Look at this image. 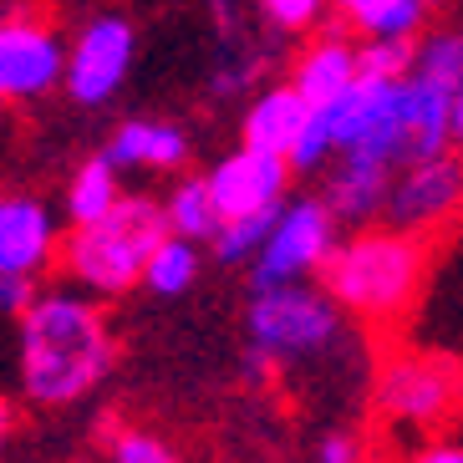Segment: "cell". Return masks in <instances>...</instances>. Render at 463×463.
Listing matches in <instances>:
<instances>
[{"instance_id":"cell-15","label":"cell","mask_w":463,"mask_h":463,"mask_svg":"<svg viewBox=\"0 0 463 463\" xmlns=\"http://www.w3.org/2000/svg\"><path fill=\"white\" fill-rule=\"evenodd\" d=\"M387 194H392V164L382 158H346L326 178V204L341 224H367L372 214H387Z\"/></svg>"},{"instance_id":"cell-11","label":"cell","mask_w":463,"mask_h":463,"mask_svg":"<svg viewBox=\"0 0 463 463\" xmlns=\"http://www.w3.org/2000/svg\"><path fill=\"white\" fill-rule=\"evenodd\" d=\"M290 158L286 153H265V148H240L224 164H214L209 189L224 219H245V214H265V209H286V189H290Z\"/></svg>"},{"instance_id":"cell-29","label":"cell","mask_w":463,"mask_h":463,"mask_svg":"<svg viewBox=\"0 0 463 463\" xmlns=\"http://www.w3.org/2000/svg\"><path fill=\"white\" fill-rule=\"evenodd\" d=\"M31 300H36L31 275H0V311H5V316H26Z\"/></svg>"},{"instance_id":"cell-4","label":"cell","mask_w":463,"mask_h":463,"mask_svg":"<svg viewBox=\"0 0 463 463\" xmlns=\"http://www.w3.org/2000/svg\"><path fill=\"white\" fill-rule=\"evenodd\" d=\"M250 336L275 362L321 356L341 341V300L326 286H306V280L255 290V300H250Z\"/></svg>"},{"instance_id":"cell-28","label":"cell","mask_w":463,"mask_h":463,"mask_svg":"<svg viewBox=\"0 0 463 463\" xmlns=\"http://www.w3.org/2000/svg\"><path fill=\"white\" fill-rule=\"evenodd\" d=\"M326 5L331 0H260V11L275 21V31H311Z\"/></svg>"},{"instance_id":"cell-19","label":"cell","mask_w":463,"mask_h":463,"mask_svg":"<svg viewBox=\"0 0 463 463\" xmlns=\"http://www.w3.org/2000/svg\"><path fill=\"white\" fill-rule=\"evenodd\" d=\"M331 11L346 31H362L372 42V36H418L428 0H331Z\"/></svg>"},{"instance_id":"cell-25","label":"cell","mask_w":463,"mask_h":463,"mask_svg":"<svg viewBox=\"0 0 463 463\" xmlns=\"http://www.w3.org/2000/svg\"><path fill=\"white\" fill-rule=\"evenodd\" d=\"M418 77L438 82L443 92H458L463 87V31H433V36L422 42Z\"/></svg>"},{"instance_id":"cell-6","label":"cell","mask_w":463,"mask_h":463,"mask_svg":"<svg viewBox=\"0 0 463 463\" xmlns=\"http://www.w3.org/2000/svg\"><path fill=\"white\" fill-rule=\"evenodd\" d=\"M326 112H331V133H336V153H346V158H382V164L397 168L408 82H372V77H362Z\"/></svg>"},{"instance_id":"cell-16","label":"cell","mask_w":463,"mask_h":463,"mask_svg":"<svg viewBox=\"0 0 463 463\" xmlns=\"http://www.w3.org/2000/svg\"><path fill=\"white\" fill-rule=\"evenodd\" d=\"M311 102L296 92V87H270V92H260L245 112V143L250 148H265V153H286L296 148V137L306 133L311 123Z\"/></svg>"},{"instance_id":"cell-14","label":"cell","mask_w":463,"mask_h":463,"mask_svg":"<svg viewBox=\"0 0 463 463\" xmlns=\"http://www.w3.org/2000/svg\"><path fill=\"white\" fill-rule=\"evenodd\" d=\"M362 82V61L341 36H321L306 52L296 56V71H290V87H296L311 108H336L341 97Z\"/></svg>"},{"instance_id":"cell-2","label":"cell","mask_w":463,"mask_h":463,"mask_svg":"<svg viewBox=\"0 0 463 463\" xmlns=\"http://www.w3.org/2000/svg\"><path fill=\"white\" fill-rule=\"evenodd\" d=\"M326 290L362 321H402L428 286V245L408 230H362L326 260Z\"/></svg>"},{"instance_id":"cell-23","label":"cell","mask_w":463,"mask_h":463,"mask_svg":"<svg viewBox=\"0 0 463 463\" xmlns=\"http://www.w3.org/2000/svg\"><path fill=\"white\" fill-rule=\"evenodd\" d=\"M280 214L286 209H265V214H245V219H224L214 234V255L224 260V265H234V260H260V250L270 245L275 224H280Z\"/></svg>"},{"instance_id":"cell-8","label":"cell","mask_w":463,"mask_h":463,"mask_svg":"<svg viewBox=\"0 0 463 463\" xmlns=\"http://www.w3.org/2000/svg\"><path fill=\"white\" fill-rule=\"evenodd\" d=\"M458 209H463V153L458 148L397 168L392 194H387V224H392V230L433 234V230H443Z\"/></svg>"},{"instance_id":"cell-27","label":"cell","mask_w":463,"mask_h":463,"mask_svg":"<svg viewBox=\"0 0 463 463\" xmlns=\"http://www.w3.org/2000/svg\"><path fill=\"white\" fill-rule=\"evenodd\" d=\"M112 463H178L164 438L143 428H112Z\"/></svg>"},{"instance_id":"cell-9","label":"cell","mask_w":463,"mask_h":463,"mask_svg":"<svg viewBox=\"0 0 463 463\" xmlns=\"http://www.w3.org/2000/svg\"><path fill=\"white\" fill-rule=\"evenodd\" d=\"M377 408L392 422L438 428L458 408V372L443 356H402V362H392V367L382 372Z\"/></svg>"},{"instance_id":"cell-24","label":"cell","mask_w":463,"mask_h":463,"mask_svg":"<svg viewBox=\"0 0 463 463\" xmlns=\"http://www.w3.org/2000/svg\"><path fill=\"white\" fill-rule=\"evenodd\" d=\"M418 56L422 46L412 36H372L356 52V61H362V77H372V82H408L418 71Z\"/></svg>"},{"instance_id":"cell-22","label":"cell","mask_w":463,"mask_h":463,"mask_svg":"<svg viewBox=\"0 0 463 463\" xmlns=\"http://www.w3.org/2000/svg\"><path fill=\"white\" fill-rule=\"evenodd\" d=\"M194 275H199V245L184 240V234H168L164 245L153 250L143 286H148L153 296H184V290L194 286Z\"/></svg>"},{"instance_id":"cell-32","label":"cell","mask_w":463,"mask_h":463,"mask_svg":"<svg viewBox=\"0 0 463 463\" xmlns=\"http://www.w3.org/2000/svg\"><path fill=\"white\" fill-rule=\"evenodd\" d=\"M453 148L463 153V87L453 92Z\"/></svg>"},{"instance_id":"cell-18","label":"cell","mask_w":463,"mask_h":463,"mask_svg":"<svg viewBox=\"0 0 463 463\" xmlns=\"http://www.w3.org/2000/svg\"><path fill=\"white\" fill-rule=\"evenodd\" d=\"M422 311H428V321H422L428 346H453V352H463V240L433 270V280H428V306Z\"/></svg>"},{"instance_id":"cell-17","label":"cell","mask_w":463,"mask_h":463,"mask_svg":"<svg viewBox=\"0 0 463 463\" xmlns=\"http://www.w3.org/2000/svg\"><path fill=\"white\" fill-rule=\"evenodd\" d=\"M189 158V137L174 123H123L108 143V164L118 168H178Z\"/></svg>"},{"instance_id":"cell-31","label":"cell","mask_w":463,"mask_h":463,"mask_svg":"<svg viewBox=\"0 0 463 463\" xmlns=\"http://www.w3.org/2000/svg\"><path fill=\"white\" fill-rule=\"evenodd\" d=\"M408 463H463V443H428Z\"/></svg>"},{"instance_id":"cell-10","label":"cell","mask_w":463,"mask_h":463,"mask_svg":"<svg viewBox=\"0 0 463 463\" xmlns=\"http://www.w3.org/2000/svg\"><path fill=\"white\" fill-rule=\"evenodd\" d=\"M133 46H137V36L123 15H97V21H87L77 46H71V61H67L71 102H82V108L108 102L128 82V71H133Z\"/></svg>"},{"instance_id":"cell-3","label":"cell","mask_w":463,"mask_h":463,"mask_svg":"<svg viewBox=\"0 0 463 463\" xmlns=\"http://www.w3.org/2000/svg\"><path fill=\"white\" fill-rule=\"evenodd\" d=\"M168 234H174V224H168L164 204H153L143 194H123L112 214L92 219V224H71L67 245H61V270L87 296H123L148 275L153 250Z\"/></svg>"},{"instance_id":"cell-12","label":"cell","mask_w":463,"mask_h":463,"mask_svg":"<svg viewBox=\"0 0 463 463\" xmlns=\"http://www.w3.org/2000/svg\"><path fill=\"white\" fill-rule=\"evenodd\" d=\"M56 255V219L42 199L11 194L0 204V275H36Z\"/></svg>"},{"instance_id":"cell-7","label":"cell","mask_w":463,"mask_h":463,"mask_svg":"<svg viewBox=\"0 0 463 463\" xmlns=\"http://www.w3.org/2000/svg\"><path fill=\"white\" fill-rule=\"evenodd\" d=\"M67 61L56 31L36 11H11L0 26V92L5 102H31L46 97L56 82H67Z\"/></svg>"},{"instance_id":"cell-26","label":"cell","mask_w":463,"mask_h":463,"mask_svg":"<svg viewBox=\"0 0 463 463\" xmlns=\"http://www.w3.org/2000/svg\"><path fill=\"white\" fill-rule=\"evenodd\" d=\"M331 153H336V133H331V112L316 108L311 123H306V133L296 137V148H290V168L296 174H316V168L326 164Z\"/></svg>"},{"instance_id":"cell-1","label":"cell","mask_w":463,"mask_h":463,"mask_svg":"<svg viewBox=\"0 0 463 463\" xmlns=\"http://www.w3.org/2000/svg\"><path fill=\"white\" fill-rule=\"evenodd\" d=\"M112 372V331L87 290H46L21 316V392L67 408Z\"/></svg>"},{"instance_id":"cell-20","label":"cell","mask_w":463,"mask_h":463,"mask_svg":"<svg viewBox=\"0 0 463 463\" xmlns=\"http://www.w3.org/2000/svg\"><path fill=\"white\" fill-rule=\"evenodd\" d=\"M123 199L118 189V164H108V153L87 158L77 174H71V189H67V219L71 224H92V219L112 214Z\"/></svg>"},{"instance_id":"cell-21","label":"cell","mask_w":463,"mask_h":463,"mask_svg":"<svg viewBox=\"0 0 463 463\" xmlns=\"http://www.w3.org/2000/svg\"><path fill=\"white\" fill-rule=\"evenodd\" d=\"M168 224H174V234H184V240H214L219 224H224V214H219L214 204V189H209V178H184L174 194H168Z\"/></svg>"},{"instance_id":"cell-5","label":"cell","mask_w":463,"mask_h":463,"mask_svg":"<svg viewBox=\"0 0 463 463\" xmlns=\"http://www.w3.org/2000/svg\"><path fill=\"white\" fill-rule=\"evenodd\" d=\"M331 255H336V214H331V204L326 199H296V204H286L270 245L260 250L250 286L255 290L296 286L300 275L326 270Z\"/></svg>"},{"instance_id":"cell-30","label":"cell","mask_w":463,"mask_h":463,"mask_svg":"<svg viewBox=\"0 0 463 463\" xmlns=\"http://www.w3.org/2000/svg\"><path fill=\"white\" fill-rule=\"evenodd\" d=\"M316 463H356V438L326 433L321 443H316Z\"/></svg>"},{"instance_id":"cell-13","label":"cell","mask_w":463,"mask_h":463,"mask_svg":"<svg viewBox=\"0 0 463 463\" xmlns=\"http://www.w3.org/2000/svg\"><path fill=\"white\" fill-rule=\"evenodd\" d=\"M453 148V92H443L438 82L408 77V112H402V158L397 168L422 164V158H438V153Z\"/></svg>"}]
</instances>
